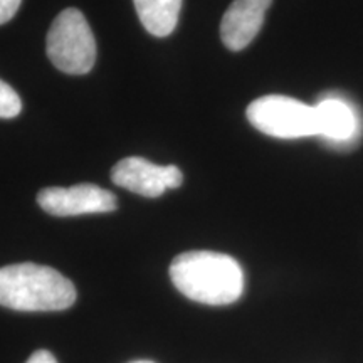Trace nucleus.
I'll return each instance as SVG.
<instances>
[{
  "mask_svg": "<svg viewBox=\"0 0 363 363\" xmlns=\"http://www.w3.org/2000/svg\"><path fill=\"white\" fill-rule=\"evenodd\" d=\"M26 363H57V360L51 352L38 350L29 357V360H27Z\"/></svg>",
  "mask_w": 363,
  "mask_h": 363,
  "instance_id": "12",
  "label": "nucleus"
},
{
  "mask_svg": "<svg viewBox=\"0 0 363 363\" xmlns=\"http://www.w3.org/2000/svg\"><path fill=\"white\" fill-rule=\"evenodd\" d=\"M318 138L333 150H352L363 136L360 108L340 93H325L316 104Z\"/></svg>",
  "mask_w": 363,
  "mask_h": 363,
  "instance_id": "5",
  "label": "nucleus"
},
{
  "mask_svg": "<svg viewBox=\"0 0 363 363\" xmlns=\"http://www.w3.org/2000/svg\"><path fill=\"white\" fill-rule=\"evenodd\" d=\"M246 115L254 128L274 138L293 140L318 135L315 106L289 96L269 94L254 99Z\"/></svg>",
  "mask_w": 363,
  "mask_h": 363,
  "instance_id": "4",
  "label": "nucleus"
},
{
  "mask_svg": "<svg viewBox=\"0 0 363 363\" xmlns=\"http://www.w3.org/2000/svg\"><path fill=\"white\" fill-rule=\"evenodd\" d=\"M111 180L118 187L130 192L155 199L169 189H179L184 184V175L175 165H155L142 157L123 158L113 167Z\"/></svg>",
  "mask_w": 363,
  "mask_h": 363,
  "instance_id": "7",
  "label": "nucleus"
},
{
  "mask_svg": "<svg viewBox=\"0 0 363 363\" xmlns=\"http://www.w3.org/2000/svg\"><path fill=\"white\" fill-rule=\"evenodd\" d=\"M170 278L185 298L202 305H233L244 291L242 267L234 257L220 252L179 254L170 264Z\"/></svg>",
  "mask_w": 363,
  "mask_h": 363,
  "instance_id": "1",
  "label": "nucleus"
},
{
  "mask_svg": "<svg viewBox=\"0 0 363 363\" xmlns=\"http://www.w3.org/2000/svg\"><path fill=\"white\" fill-rule=\"evenodd\" d=\"M136 13L145 29L157 38H167L175 30L182 0H133Z\"/></svg>",
  "mask_w": 363,
  "mask_h": 363,
  "instance_id": "9",
  "label": "nucleus"
},
{
  "mask_svg": "<svg viewBox=\"0 0 363 363\" xmlns=\"http://www.w3.org/2000/svg\"><path fill=\"white\" fill-rule=\"evenodd\" d=\"M131 363H153V362H148V360H138V362H131Z\"/></svg>",
  "mask_w": 363,
  "mask_h": 363,
  "instance_id": "13",
  "label": "nucleus"
},
{
  "mask_svg": "<svg viewBox=\"0 0 363 363\" xmlns=\"http://www.w3.org/2000/svg\"><path fill=\"white\" fill-rule=\"evenodd\" d=\"M22 0H0V26L6 24L19 11Z\"/></svg>",
  "mask_w": 363,
  "mask_h": 363,
  "instance_id": "11",
  "label": "nucleus"
},
{
  "mask_svg": "<svg viewBox=\"0 0 363 363\" xmlns=\"http://www.w3.org/2000/svg\"><path fill=\"white\" fill-rule=\"evenodd\" d=\"M48 57L66 74H86L96 61V40L78 9H66L48 33Z\"/></svg>",
  "mask_w": 363,
  "mask_h": 363,
  "instance_id": "3",
  "label": "nucleus"
},
{
  "mask_svg": "<svg viewBox=\"0 0 363 363\" xmlns=\"http://www.w3.org/2000/svg\"><path fill=\"white\" fill-rule=\"evenodd\" d=\"M76 288L48 266L22 262L0 267V305L16 311H62L76 301Z\"/></svg>",
  "mask_w": 363,
  "mask_h": 363,
  "instance_id": "2",
  "label": "nucleus"
},
{
  "mask_svg": "<svg viewBox=\"0 0 363 363\" xmlns=\"http://www.w3.org/2000/svg\"><path fill=\"white\" fill-rule=\"evenodd\" d=\"M38 202L44 212L56 217L104 214L118 207L115 194L94 184L44 189L38 194Z\"/></svg>",
  "mask_w": 363,
  "mask_h": 363,
  "instance_id": "6",
  "label": "nucleus"
},
{
  "mask_svg": "<svg viewBox=\"0 0 363 363\" xmlns=\"http://www.w3.org/2000/svg\"><path fill=\"white\" fill-rule=\"evenodd\" d=\"M272 0H234L220 22V39L230 51H242L259 34Z\"/></svg>",
  "mask_w": 363,
  "mask_h": 363,
  "instance_id": "8",
  "label": "nucleus"
},
{
  "mask_svg": "<svg viewBox=\"0 0 363 363\" xmlns=\"http://www.w3.org/2000/svg\"><path fill=\"white\" fill-rule=\"evenodd\" d=\"M22 111L19 94L0 79V118H16Z\"/></svg>",
  "mask_w": 363,
  "mask_h": 363,
  "instance_id": "10",
  "label": "nucleus"
}]
</instances>
